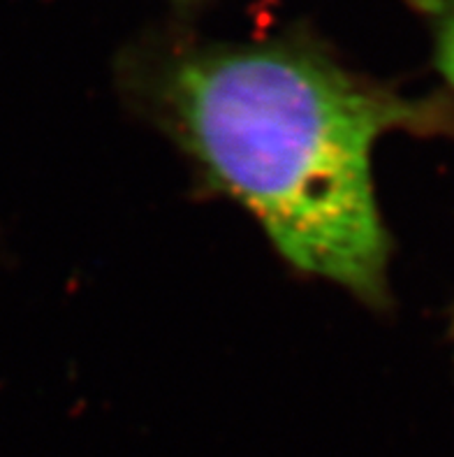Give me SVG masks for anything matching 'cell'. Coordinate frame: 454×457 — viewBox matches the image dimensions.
I'll list each match as a JSON object with an SVG mask.
<instances>
[{
  "mask_svg": "<svg viewBox=\"0 0 454 457\" xmlns=\"http://www.w3.org/2000/svg\"><path fill=\"white\" fill-rule=\"evenodd\" d=\"M126 70L135 98L285 261L385 304L390 237L374 146L394 130H443V104L374 84L300 33L161 42L137 49Z\"/></svg>",
  "mask_w": 454,
  "mask_h": 457,
  "instance_id": "obj_1",
  "label": "cell"
},
{
  "mask_svg": "<svg viewBox=\"0 0 454 457\" xmlns=\"http://www.w3.org/2000/svg\"><path fill=\"white\" fill-rule=\"evenodd\" d=\"M432 33L436 68L454 91V0H409Z\"/></svg>",
  "mask_w": 454,
  "mask_h": 457,
  "instance_id": "obj_2",
  "label": "cell"
}]
</instances>
